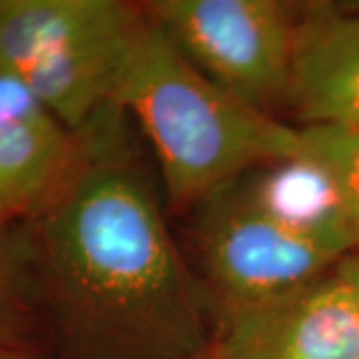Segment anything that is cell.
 I'll return each mask as SVG.
<instances>
[{"label": "cell", "mask_w": 359, "mask_h": 359, "mask_svg": "<svg viewBox=\"0 0 359 359\" xmlns=\"http://www.w3.org/2000/svg\"><path fill=\"white\" fill-rule=\"evenodd\" d=\"M144 14L194 68L273 116L290 106L299 4L280 0H156Z\"/></svg>", "instance_id": "3957f363"}, {"label": "cell", "mask_w": 359, "mask_h": 359, "mask_svg": "<svg viewBox=\"0 0 359 359\" xmlns=\"http://www.w3.org/2000/svg\"><path fill=\"white\" fill-rule=\"evenodd\" d=\"M335 271L346 282L347 290L351 294V299H353V306H355V313H358L359 321V248L341 257L335 264Z\"/></svg>", "instance_id": "7c38bea8"}, {"label": "cell", "mask_w": 359, "mask_h": 359, "mask_svg": "<svg viewBox=\"0 0 359 359\" xmlns=\"http://www.w3.org/2000/svg\"><path fill=\"white\" fill-rule=\"evenodd\" d=\"M233 182L273 222L332 256L341 259L359 248L334 180L308 152L257 166Z\"/></svg>", "instance_id": "ba28073f"}, {"label": "cell", "mask_w": 359, "mask_h": 359, "mask_svg": "<svg viewBox=\"0 0 359 359\" xmlns=\"http://www.w3.org/2000/svg\"><path fill=\"white\" fill-rule=\"evenodd\" d=\"M214 309L218 359H359L358 313L335 266L292 292Z\"/></svg>", "instance_id": "5b68a950"}, {"label": "cell", "mask_w": 359, "mask_h": 359, "mask_svg": "<svg viewBox=\"0 0 359 359\" xmlns=\"http://www.w3.org/2000/svg\"><path fill=\"white\" fill-rule=\"evenodd\" d=\"M84 138L0 72V226L39 216L74 172Z\"/></svg>", "instance_id": "8992f818"}, {"label": "cell", "mask_w": 359, "mask_h": 359, "mask_svg": "<svg viewBox=\"0 0 359 359\" xmlns=\"http://www.w3.org/2000/svg\"><path fill=\"white\" fill-rule=\"evenodd\" d=\"M194 208L196 252L216 306L257 304L292 292L339 262L273 222L233 180Z\"/></svg>", "instance_id": "277c9868"}, {"label": "cell", "mask_w": 359, "mask_h": 359, "mask_svg": "<svg viewBox=\"0 0 359 359\" xmlns=\"http://www.w3.org/2000/svg\"><path fill=\"white\" fill-rule=\"evenodd\" d=\"M339 6L347 11V13L359 14V0H349V2H339Z\"/></svg>", "instance_id": "4fadbf2b"}, {"label": "cell", "mask_w": 359, "mask_h": 359, "mask_svg": "<svg viewBox=\"0 0 359 359\" xmlns=\"http://www.w3.org/2000/svg\"><path fill=\"white\" fill-rule=\"evenodd\" d=\"M36 299L25 226H0V359L22 351L25 316Z\"/></svg>", "instance_id": "30bf717a"}, {"label": "cell", "mask_w": 359, "mask_h": 359, "mask_svg": "<svg viewBox=\"0 0 359 359\" xmlns=\"http://www.w3.org/2000/svg\"><path fill=\"white\" fill-rule=\"evenodd\" d=\"M118 0H0V72L18 78L70 42L132 20Z\"/></svg>", "instance_id": "9c48e42d"}, {"label": "cell", "mask_w": 359, "mask_h": 359, "mask_svg": "<svg viewBox=\"0 0 359 359\" xmlns=\"http://www.w3.org/2000/svg\"><path fill=\"white\" fill-rule=\"evenodd\" d=\"M306 152L334 180L359 245V128L304 126Z\"/></svg>", "instance_id": "8fae6325"}, {"label": "cell", "mask_w": 359, "mask_h": 359, "mask_svg": "<svg viewBox=\"0 0 359 359\" xmlns=\"http://www.w3.org/2000/svg\"><path fill=\"white\" fill-rule=\"evenodd\" d=\"M198 359H218V358H216V355H212V353H210V351H208V353H205V355H202V358H198Z\"/></svg>", "instance_id": "9a60e30c"}, {"label": "cell", "mask_w": 359, "mask_h": 359, "mask_svg": "<svg viewBox=\"0 0 359 359\" xmlns=\"http://www.w3.org/2000/svg\"><path fill=\"white\" fill-rule=\"evenodd\" d=\"M112 108L82 132L74 172L22 224L36 299L68 359H198L212 347L208 297L168 228Z\"/></svg>", "instance_id": "6da1fadb"}, {"label": "cell", "mask_w": 359, "mask_h": 359, "mask_svg": "<svg viewBox=\"0 0 359 359\" xmlns=\"http://www.w3.org/2000/svg\"><path fill=\"white\" fill-rule=\"evenodd\" d=\"M116 106L150 142L174 210L194 208L254 168L306 152L302 128L216 86L146 14L126 50Z\"/></svg>", "instance_id": "7a4b0ae2"}, {"label": "cell", "mask_w": 359, "mask_h": 359, "mask_svg": "<svg viewBox=\"0 0 359 359\" xmlns=\"http://www.w3.org/2000/svg\"><path fill=\"white\" fill-rule=\"evenodd\" d=\"M290 108L306 126L359 128V14L299 4Z\"/></svg>", "instance_id": "52a82bcc"}, {"label": "cell", "mask_w": 359, "mask_h": 359, "mask_svg": "<svg viewBox=\"0 0 359 359\" xmlns=\"http://www.w3.org/2000/svg\"><path fill=\"white\" fill-rule=\"evenodd\" d=\"M6 359H34L32 355H28V353H25V351H18V353H14V355H11V358Z\"/></svg>", "instance_id": "5bb4252c"}]
</instances>
